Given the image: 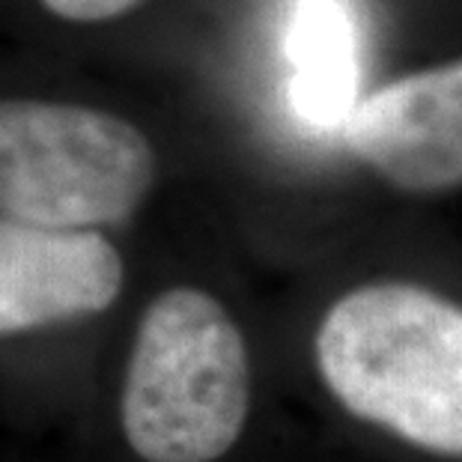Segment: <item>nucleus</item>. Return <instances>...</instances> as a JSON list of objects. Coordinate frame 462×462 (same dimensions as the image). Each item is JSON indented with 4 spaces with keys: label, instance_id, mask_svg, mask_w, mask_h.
<instances>
[{
    "label": "nucleus",
    "instance_id": "3",
    "mask_svg": "<svg viewBox=\"0 0 462 462\" xmlns=\"http://www.w3.org/2000/svg\"><path fill=\"white\" fill-rule=\"evenodd\" d=\"M155 182L143 132L99 107L0 99V215L96 230L137 209Z\"/></svg>",
    "mask_w": 462,
    "mask_h": 462
},
{
    "label": "nucleus",
    "instance_id": "2",
    "mask_svg": "<svg viewBox=\"0 0 462 462\" xmlns=\"http://www.w3.org/2000/svg\"><path fill=\"white\" fill-rule=\"evenodd\" d=\"M251 411V358L236 319L198 287L164 290L137 322L120 394L123 436L143 462H215Z\"/></svg>",
    "mask_w": 462,
    "mask_h": 462
},
{
    "label": "nucleus",
    "instance_id": "4",
    "mask_svg": "<svg viewBox=\"0 0 462 462\" xmlns=\"http://www.w3.org/2000/svg\"><path fill=\"white\" fill-rule=\"evenodd\" d=\"M343 143L400 191L462 185V60L406 75L356 102Z\"/></svg>",
    "mask_w": 462,
    "mask_h": 462
},
{
    "label": "nucleus",
    "instance_id": "6",
    "mask_svg": "<svg viewBox=\"0 0 462 462\" xmlns=\"http://www.w3.org/2000/svg\"><path fill=\"white\" fill-rule=\"evenodd\" d=\"M292 105L313 125H343L356 107V36L334 0H304L290 36Z\"/></svg>",
    "mask_w": 462,
    "mask_h": 462
},
{
    "label": "nucleus",
    "instance_id": "1",
    "mask_svg": "<svg viewBox=\"0 0 462 462\" xmlns=\"http://www.w3.org/2000/svg\"><path fill=\"white\" fill-rule=\"evenodd\" d=\"M313 356L349 415L462 459V304L406 281L364 283L326 310Z\"/></svg>",
    "mask_w": 462,
    "mask_h": 462
},
{
    "label": "nucleus",
    "instance_id": "5",
    "mask_svg": "<svg viewBox=\"0 0 462 462\" xmlns=\"http://www.w3.org/2000/svg\"><path fill=\"white\" fill-rule=\"evenodd\" d=\"M123 257L99 230L0 218V334L102 313L123 290Z\"/></svg>",
    "mask_w": 462,
    "mask_h": 462
},
{
    "label": "nucleus",
    "instance_id": "7",
    "mask_svg": "<svg viewBox=\"0 0 462 462\" xmlns=\"http://www.w3.org/2000/svg\"><path fill=\"white\" fill-rule=\"evenodd\" d=\"M39 4L51 15L66 18V22L93 24V22H107V18L132 13L141 0H39Z\"/></svg>",
    "mask_w": 462,
    "mask_h": 462
}]
</instances>
